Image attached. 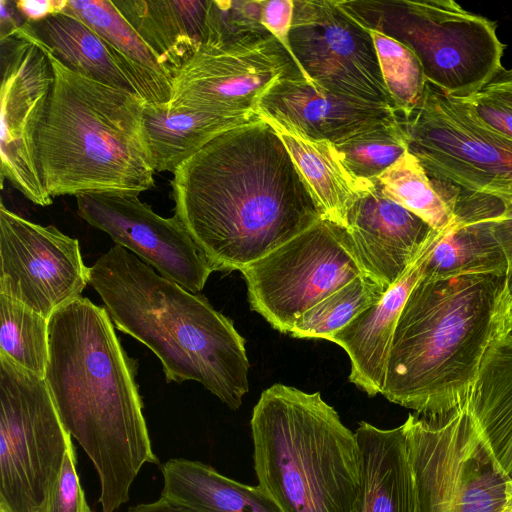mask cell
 Wrapping results in <instances>:
<instances>
[{"instance_id": "18", "label": "cell", "mask_w": 512, "mask_h": 512, "mask_svg": "<svg viewBox=\"0 0 512 512\" xmlns=\"http://www.w3.org/2000/svg\"><path fill=\"white\" fill-rule=\"evenodd\" d=\"M13 36L41 45L69 70L137 94L148 104L170 100L171 79L126 57L73 13L63 11L39 22L26 21Z\"/></svg>"}, {"instance_id": "11", "label": "cell", "mask_w": 512, "mask_h": 512, "mask_svg": "<svg viewBox=\"0 0 512 512\" xmlns=\"http://www.w3.org/2000/svg\"><path fill=\"white\" fill-rule=\"evenodd\" d=\"M251 309L282 333L318 302L365 275L345 229L325 219L240 270Z\"/></svg>"}, {"instance_id": "20", "label": "cell", "mask_w": 512, "mask_h": 512, "mask_svg": "<svg viewBox=\"0 0 512 512\" xmlns=\"http://www.w3.org/2000/svg\"><path fill=\"white\" fill-rule=\"evenodd\" d=\"M435 242L412 264L402 278L376 303L354 317L345 327L327 338L341 346L351 361L350 382L369 396L381 394L385 385L392 340L403 306L421 278Z\"/></svg>"}, {"instance_id": "17", "label": "cell", "mask_w": 512, "mask_h": 512, "mask_svg": "<svg viewBox=\"0 0 512 512\" xmlns=\"http://www.w3.org/2000/svg\"><path fill=\"white\" fill-rule=\"evenodd\" d=\"M349 210L346 235L363 273L388 290L435 242L434 230L387 197L377 180Z\"/></svg>"}, {"instance_id": "47", "label": "cell", "mask_w": 512, "mask_h": 512, "mask_svg": "<svg viewBox=\"0 0 512 512\" xmlns=\"http://www.w3.org/2000/svg\"><path fill=\"white\" fill-rule=\"evenodd\" d=\"M0 512H4L3 510H0Z\"/></svg>"}, {"instance_id": "31", "label": "cell", "mask_w": 512, "mask_h": 512, "mask_svg": "<svg viewBox=\"0 0 512 512\" xmlns=\"http://www.w3.org/2000/svg\"><path fill=\"white\" fill-rule=\"evenodd\" d=\"M397 115V114H396ZM346 168L357 178H377L408 151V137L397 115L334 144Z\"/></svg>"}, {"instance_id": "39", "label": "cell", "mask_w": 512, "mask_h": 512, "mask_svg": "<svg viewBox=\"0 0 512 512\" xmlns=\"http://www.w3.org/2000/svg\"><path fill=\"white\" fill-rule=\"evenodd\" d=\"M68 0H18L16 6L27 22H39L63 12Z\"/></svg>"}, {"instance_id": "36", "label": "cell", "mask_w": 512, "mask_h": 512, "mask_svg": "<svg viewBox=\"0 0 512 512\" xmlns=\"http://www.w3.org/2000/svg\"><path fill=\"white\" fill-rule=\"evenodd\" d=\"M293 12L294 0L263 1L262 24L294 60L290 46V30L292 27Z\"/></svg>"}, {"instance_id": "35", "label": "cell", "mask_w": 512, "mask_h": 512, "mask_svg": "<svg viewBox=\"0 0 512 512\" xmlns=\"http://www.w3.org/2000/svg\"><path fill=\"white\" fill-rule=\"evenodd\" d=\"M47 512H93L76 470V452L70 443L63 466L48 503Z\"/></svg>"}, {"instance_id": "45", "label": "cell", "mask_w": 512, "mask_h": 512, "mask_svg": "<svg viewBox=\"0 0 512 512\" xmlns=\"http://www.w3.org/2000/svg\"><path fill=\"white\" fill-rule=\"evenodd\" d=\"M506 334L512 337V316Z\"/></svg>"}, {"instance_id": "14", "label": "cell", "mask_w": 512, "mask_h": 512, "mask_svg": "<svg viewBox=\"0 0 512 512\" xmlns=\"http://www.w3.org/2000/svg\"><path fill=\"white\" fill-rule=\"evenodd\" d=\"M1 43V182L10 184L32 203L45 207L52 197L38 163V135L53 86L45 52L34 42L11 36Z\"/></svg>"}, {"instance_id": "7", "label": "cell", "mask_w": 512, "mask_h": 512, "mask_svg": "<svg viewBox=\"0 0 512 512\" xmlns=\"http://www.w3.org/2000/svg\"><path fill=\"white\" fill-rule=\"evenodd\" d=\"M340 1V0H339ZM341 6L362 26L408 47L425 79L444 94L468 98L504 70L497 24L453 0H351Z\"/></svg>"}, {"instance_id": "13", "label": "cell", "mask_w": 512, "mask_h": 512, "mask_svg": "<svg viewBox=\"0 0 512 512\" xmlns=\"http://www.w3.org/2000/svg\"><path fill=\"white\" fill-rule=\"evenodd\" d=\"M89 284L79 241L0 205V294L50 319Z\"/></svg>"}, {"instance_id": "34", "label": "cell", "mask_w": 512, "mask_h": 512, "mask_svg": "<svg viewBox=\"0 0 512 512\" xmlns=\"http://www.w3.org/2000/svg\"><path fill=\"white\" fill-rule=\"evenodd\" d=\"M264 0H209L203 45H251L272 37L262 24Z\"/></svg>"}, {"instance_id": "26", "label": "cell", "mask_w": 512, "mask_h": 512, "mask_svg": "<svg viewBox=\"0 0 512 512\" xmlns=\"http://www.w3.org/2000/svg\"><path fill=\"white\" fill-rule=\"evenodd\" d=\"M161 470V497L196 512H281L258 486L228 478L203 462L173 458Z\"/></svg>"}, {"instance_id": "25", "label": "cell", "mask_w": 512, "mask_h": 512, "mask_svg": "<svg viewBox=\"0 0 512 512\" xmlns=\"http://www.w3.org/2000/svg\"><path fill=\"white\" fill-rule=\"evenodd\" d=\"M259 119L257 112L210 113L145 103L144 127L155 172L173 173L219 134Z\"/></svg>"}, {"instance_id": "29", "label": "cell", "mask_w": 512, "mask_h": 512, "mask_svg": "<svg viewBox=\"0 0 512 512\" xmlns=\"http://www.w3.org/2000/svg\"><path fill=\"white\" fill-rule=\"evenodd\" d=\"M0 356L45 376L49 360V319L0 294Z\"/></svg>"}, {"instance_id": "33", "label": "cell", "mask_w": 512, "mask_h": 512, "mask_svg": "<svg viewBox=\"0 0 512 512\" xmlns=\"http://www.w3.org/2000/svg\"><path fill=\"white\" fill-rule=\"evenodd\" d=\"M368 30L374 41L382 77L395 112L404 117L418 103L426 83L421 64L416 55L402 43L379 31Z\"/></svg>"}, {"instance_id": "28", "label": "cell", "mask_w": 512, "mask_h": 512, "mask_svg": "<svg viewBox=\"0 0 512 512\" xmlns=\"http://www.w3.org/2000/svg\"><path fill=\"white\" fill-rule=\"evenodd\" d=\"M383 193L437 231L455 219V200L443 196L433 185L419 160L407 151L377 177Z\"/></svg>"}, {"instance_id": "43", "label": "cell", "mask_w": 512, "mask_h": 512, "mask_svg": "<svg viewBox=\"0 0 512 512\" xmlns=\"http://www.w3.org/2000/svg\"><path fill=\"white\" fill-rule=\"evenodd\" d=\"M497 78H501V79H510L512 80V68H510L509 70L507 69H504L498 76Z\"/></svg>"}, {"instance_id": "21", "label": "cell", "mask_w": 512, "mask_h": 512, "mask_svg": "<svg viewBox=\"0 0 512 512\" xmlns=\"http://www.w3.org/2000/svg\"><path fill=\"white\" fill-rule=\"evenodd\" d=\"M455 219L426 259L423 276H506L507 260L492 226L493 198L455 192Z\"/></svg>"}, {"instance_id": "1", "label": "cell", "mask_w": 512, "mask_h": 512, "mask_svg": "<svg viewBox=\"0 0 512 512\" xmlns=\"http://www.w3.org/2000/svg\"><path fill=\"white\" fill-rule=\"evenodd\" d=\"M172 174L174 215L214 271H240L322 219L261 117L219 134Z\"/></svg>"}, {"instance_id": "15", "label": "cell", "mask_w": 512, "mask_h": 512, "mask_svg": "<svg viewBox=\"0 0 512 512\" xmlns=\"http://www.w3.org/2000/svg\"><path fill=\"white\" fill-rule=\"evenodd\" d=\"M296 75L302 73L273 36L251 45H202L173 77L167 106L210 113L257 112L261 98L276 82Z\"/></svg>"}, {"instance_id": "32", "label": "cell", "mask_w": 512, "mask_h": 512, "mask_svg": "<svg viewBox=\"0 0 512 512\" xmlns=\"http://www.w3.org/2000/svg\"><path fill=\"white\" fill-rule=\"evenodd\" d=\"M64 11L79 17L129 59L172 80L165 73L152 50L119 12L112 1L68 0Z\"/></svg>"}, {"instance_id": "23", "label": "cell", "mask_w": 512, "mask_h": 512, "mask_svg": "<svg viewBox=\"0 0 512 512\" xmlns=\"http://www.w3.org/2000/svg\"><path fill=\"white\" fill-rule=\"evenodd\" d=\"M172 78L205 40L209 0H112Z\"/></svg>"}, {"instance_id": "30", "label": "cell", "mask_w": 512, "mask_h": 512, "mask_svg": "<svg viewBox=\"0 0 512 512\" xmlns=\"http://www.w3.org/2000/svg\"><path fill=\"white\" fill-rule=\"evenodd\" d=\"M387 290L366 275L358 276L307 310L290 330L295 338L325 339L379 301Z\"/></svg>"}, {"instance_id": "12", "label": "cell", "mask_w": 512, "mask_h": 512, "mask_svg": "<svg viewBox=\"0 0 512 512\" xmlns=\"http://www.w3.org/2000/svg\"><path fill=\"white\" fill-rule=\"evenodd\" d=\"M290 46L311 85L394 109L369 30L339 0H294Z\"/></svg>"}, {"instance_id": "10", "label": "cell", "mask_w": 512, "mask_h": 512, "mask_svg": "<svg viewBox=\"0 0 512 512\" xmlns=\"http://www.w3.org/2000/svg\"><path fill=\"white\" fill-rule=\"evenodd\" d=\"M70 443L45 379L0 356V510L47 512Z\"/></svg>"}, {"instance_id": "6", "label": "cell", "mask_w": 512, "mask_h": 512, "mask_svg": "<svg viewBox=\"0 0 512 512\" xmlns=\"http://www.w3.org/2000/svg\"><path fill=\"white\" fill-rule=\"evenodd\" d=\"M258 487L281 512H353L360 489L355 433L320 392H262L250 421Z\"/></svg>"}, {"instance_id": "46", "label": "cell", "mask_w": 512, "mask_h": 512, "mask_svg": "<svg viewBox=\"0 0 512 512\" xmlns=\"http://www.w3.org/2000/svg\"><path fill=\"white\" fill-rule=\"evenodd\" d=\"M500 512H512V508L507 506L505 509H503Z\"/></svg>"}, {"instance_id": "38", "label": "cell", "mask_w": 512, "mask_h": 512, "mask_svg": "<svg viewBox=\"0 0 512 512\" xmlns=\"http://www.w3.org/2000/svg\"><path fill=\"white\" fill-rule=\"evenodd\" d=\"M492 226L506 260V286L512 306V204H503L493 199Z\"/></svg>"}, {"instance_id": "40", "label": "cell", "mask_w": 512, "mask_h": 512, "mask_svg": "<svg viewBox=\"0 0 512 512\" xmlns=\"http://www.w3.org/2000/svg\"><path fill=\"white\" fill-rule=\"evenodd\" d=\"M25 22L16 1L0 0V40L13 36Z\"/></svg>"}, {"instance_id": "5", "label": "cell", "mask_w": 512, "mask_h": 512, "mask_svg": "<svg viewBox=\"0 0 512 512\" xmlns=\"http://www.w3.org/2000/svg\"><path fill=\"white\" fill-rule=\"evenodd\" d=\"M35 44L47 55L53 72L37 144L48 194L139 195L153 187L155 169L143 120L146 102L69 70Z\"/></svg>"}, {"instance_id": "2", "label": "cell", "mask_w": 512, "mask_h": 512, "mask_svg": "<svg viewBox=\"0 0 512 512\" xmlns=\"http://www.w3.org/2000/svg\"><path fill=\"white\" fill-rule=\"evenodd\" d=\"M136 373L105 308L79 297L50 317L44 379L64 427L95 467L102 512L126 503L143 465L158 463Z\"/></svg>"}, {"instance_id": "42", "label": "cell", "mask_w": 512, "mask_h": 512, "mask_svg": "<svg viewBox=\"0 0 512 512\" xmlns=\"http://www.w3.org/2000/svg\"><path fill=\"white\" fill-rule=\"evenodd\" d=\"M482 92L512 108V80L496 78Z\"/></svg>"}, {"instance_id": "44", "label": "cell", "mask_w": 512, "mask_h": 512, "mask_svg": "<svg viewBox=\"0 0 512 512\" xmlns=\"http://www.w3.org/2000/svg\"><path fill=\"white\" fill-rule=\"evenodd\" d=\"M507 506L512 508V480H510L507 489Z\"/></svg>"}, {"instance_id": "37", "label": "cell", "mask_w": 512, "mask_h": 512, "mask_svg": "<svg viewBox=\"0 0 512 512\" xmlns=\"http://www.w3.org/2000/svg\"><path fill=\"white\" fill-rule=\"evenodd\" d=\"M489 126L512 139V108L480 91L466 98Z\"/></svg>"}, {"instance_id": "41", "label": "cell", "mask_w": 512, "mask_h": 512, "mask_svg": "<svg viewBox=\"0 0 512 512\" xmlns=\"http://www.w3.org/2000/svg\"><path fill=\"white\" fill-rule=\"evenodd\" d=\"M127 512H196L186 506L172 502L164 497L151 503H143L130 507Z\"/></svg>"}, {"instance_id": "3", "label": "cell", "mask_w": 512, "mask_h": 512, "mask_svg": "<svg viewBox=\"0 0 512 512\" xmlns=\"http://www.w3.org/2000/svg\"><path fill=\"white\" fill-rule=\"evenodd\" d=\"M511 316L505 276L422 275L397 321L381 394L424 417L462 408Z\"/></svg>"}, {"instance_id": "16", "label": "cell", "mask_w": 512, "mask_h": 512, "mask_svg": "<svg viewBox=\"0 0 512 512\" xmlns=\"http://www.w3.org/2000/svg\"><path fill=\"white\" fill-rule=\"evenodd\" d=\"M76 203L89 225L192 293L200 292L214 271L178 217L158 215L138 195L88 193L76 196Z\"/></svg>"}, {"instance_id": "22", "label": "cell", "mask_w": 512, "mask_h": 512, "mask_svg": "<svg viewBox=\"0 0 512 512\" xmlns=\"http://www.w3.org/2000/svg\"><path fill=\"white\" fill-rule=\"evenodd\" d=\"M354 433L361 478L353 512H420L403 424L381 429L362 421Z\"/></svg>"}, {"instance_id": "24", "label": "cell", "mask_w": 512, "mask_h": 512, "mask_svg": "<svg viewBox=\"0 0 512 512\" xmlns=\"http://www.w3.org/2000/svg\"><path fill=\"white\" fill-rule=\"evenodd\" d=\"M259 115L283 142L322 219L345 229L349 210L370 189L372 180L355 177L332 142L310 138L286 123Z\"/></svg>"}, {"instance_id": "19", "label": "cell", "mask_w": 512, "mask_h": 512, "mask_svg": "<svg viewBox=\"0 0 512 512\" xmlns=\"http://www.w3.org/2000/svg\"><path fill=\"white\" fill-rule=\"evenodd\" d=\"M257 112L333 144L397 117L391 107L318 89L302 75L276 82L261 98Z\"/></svg>"}, {"instance_id": "27", "label": "cell", "mask_w": 512, "mask_h": 512, "mask_svg": "<svg viewBox=\"0 0 512 512\" xmlns=\"http://www.w3.org/2000/svg\"><path fill=\"white\" fill-rule=\"evenodd\" d=\"M467 406L512 480V337L506 333L484 355Z\"/></svg>"}, {"instance_id": "8", "label": "cell", "mask_w": 512, "mask_h": 512, "mask_svg": "<svg viewBox=\"0 0 512 512\" xmlns=\"http://www.w3.org/2000/svg\"><path fill=\"white\" fill-rule=\"evenodd\" d=\"M399 119L408 151L436 186L512 204V139L486 124L466 98L431 83Z\"/></svg>"}, {"instance_id": "9", "label": "cell", "mask_w": 512, "mask_h": 512, "mask_svg": "<svg viewBox=\"0 0 512 512\" xmlns=\"http://www.w3.org/2000/svg\"><path fill=\"white\" fill-rule=\"evenodd\" d=\"M420 512H500L510 477L496 460L467 403L440 417L403 423Z\"/></svg>"}, {"instance_id": "4", "label": "cell", "mask_w": 512, "mask_h": 512, "mask_svg": "<svg viewBox=\"0 0 512 512\" xmlns=\"http://www.w3.org/2000/svg\"><path fill=\"white\" fill-rule=\"evenodd\" d=\"M114 325L161 361L167 382L201 383L232 410L249 390L245 340L208 300L114 245L89 267Z\"/></svg>"}]
</instances>
